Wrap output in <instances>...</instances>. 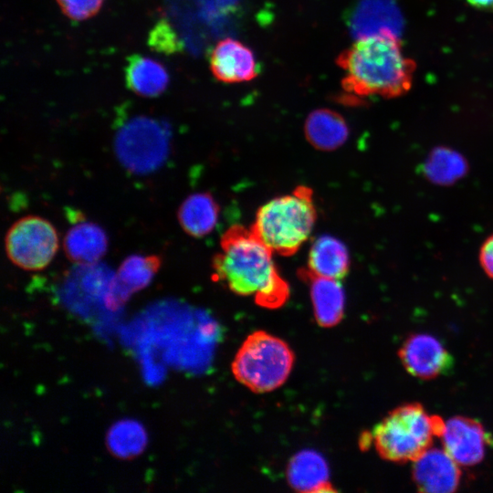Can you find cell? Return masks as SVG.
Returning a JSON list of instances; mask_svg holds the SVG:
<instances>
[{
  "label": "cell",
  "mask_w": 493,
  "mask_h": 493,
  "mask_svg": "<svg viewBox=\"0 0 493 493\" xmlns=\"http://www.w3.org/2000/svg\"><path fill=\"white\" fill-rule=\"evenodd\" d=\"M316 218L311 190L299 186L264 204L251 230L272 252L291 256L309 237Z\"/></svg>",
  "instance_id": "3957f363"
},
{
  "label": "cell",
  "mask_w": 493,
  "mask_h": 493,
  "mask_svg": "<svg viewBox=\"0 0 493 493\" xmlns=\"http://www.w3.org/2000/svg\"><path fill=\"white\" fill-rule=\"evenodd\" d=\"M209 65L213 76L223 83L250 81L260 72L254 52L233 38L216 43L209 55Z\"/></svg>",
  "instance_id": "9c48e42d"
},
{
  "label": "cell",
  "mask_w": 493,
  "mask_h": 493,
  "mask_svg": "<svg viewBox=\"0 0 493 493\" xmlns=\"http://www.w3.org/2000/svg\"><path fill=\"white\" fill-rule=\"evenodd\" d=\"M467 163L456 152L438 148L425 160L424 172L427 178L438 184H449L464 175Z\"/></svg>",
  "instance_id": "ffe728a7"
},
{
  "label": "cell",
  "mask_w": 493,
  "mask_h": 493,
  "mask_svg": "<svg viewBox=\"0 0 493 493\" xmlns=\"http://www.w3.org/2000/svg\"><path fill=\"white\" fill-rule=\"evenodd\" d=\"M158 256L131 255L121 264L106 297L109 309H116L134 292L146 288L161 267Z\"/></svg>",
  "instance_id": "7c38bea8"
},
{
  "label": "cell",
  "mask_w": 493,
  "mask_h": 493,
  "mask_svg": "<svg viewBox=\"0 0 493 493\" xmlns=\"http://www.w3.org/2000/svg\"><path fill=\"white\" fill-rule=\"evenodd\" d=\"M480 262L485 272L493 278V236L482 246Z\"/></svg>",
  "instance_id": "cb8c5ba5"
},
{
  "label": "cell",
  "mask_w": 493,
  "mask_h": 493,
  "mask_svg": "<svg viewBox=\"0 0 493 493\" xmlns=\"http://www.w3.org/2000/svg\"><path fill=\"white\" fill-rule=\"evenodd\" d=\"M61 11L70 19L81 21L96 15L104 0H56Z\"/></svg>",
  "instance_id": "603a6c76"
},
{
  "label": "cell",
  "mask_w": 493,
  "mask_h": 493,
  "mask_svg": "<svg viewBox=\"0 0 493 493\" xmlns=\"http://www.w3.org/2000/svg\"><path fill=\"white\" fill-rule=\"evenodd\" d=\"M336 62L344 71L343 90L359 98L403 96L412 87L416 68L404 55L398 36L390 33L358 38Z\"/></svg>",
  "instance_id": "7a4b0ae2"
},
{
  "label": "cell",
  "mask_w": 493,
  "mask_h": 493,
  "mask_svg": "<svg viewBox=\"0 0 493 493\" xmlns=\"http://www.w3.org/2000/svg\"><path fill=\"white\" fill-rule=\"evenodd\" d=\"M287 479L301 493L335 492L330 481L328 464L314 450H301L292 456L287 467Z\"/></svg>",
  "instance_id": "4fadbf2b"
},
{
  "label": "cell",
  "mask_w": 493,
  "mask_h": 493,
  "mask_svg": "<svg viewBox=\"0 0 493 493\" xmlns=\"http://www.w3.org/2000/svg\"><path fill=\"white\" fill-rule=\"evenodd\" d=\"M445 421L429 414L423 405L407 404L390 412L375 425L372 440L377 453L385 460L414 461L441 435Z\"/></svg>",
  "instance_id": "277c9868"
},
{
  "label": "cell",
  "mask_w": 493,
  "mask_h": 493,
  "mask_svg": "<svg viewBox=\"0 0 493 493\" xmlns=\"http://www.w3.org/2000/svg\"><path fill=\"white\" fill-rule=\"evenodd\" d=\"M413 463V479L420 491L447 493L458 488L460 466L444 448L429 447Z\"/></svg>",
  "instance_id": "30bf717a"
},
{
  "label": "cell",
  "mask_w": 493,
  "mask_h": 493,
  "mask_svg": "<svg viewBox=\"0 0 493 493\" xmlns=\"http://www.w3.org/2000/svg\"><path fill=\"white\" fill-rule=\"evenodd\" d=\"M398 355L404 369L416 378L434 379L452 366V356L433 335L415 333L402 344Z\"/></svg>",
  "instance_id": "52a82bcc"
},
{
  "label": "cell",
  "mask_w": 493,
  "mask_h": 493,
  "mask_svg": "<svg viewBox=\"0 0 493 493\" xmlns=\"http://www.w3.org/2000/svg\"><path fill=\"white\" fill-rule=\"evenodd\" d=\"M308 142L316 149L332 151L348 139L349 127L343 117L330 109H318L309 114L304 126Z\"/></svg>",
  "instance_id": "e0dca14e"
},
{
  "label": "cell",
  "mask_w": 493,
  "mask_h": 493,
  "mask_svg": "<svg viewBox=\"0 0 493 493\" xmlns=\"http://www.w3.org/2000/svg\"><path fill=\"white\" fill-rule=\"evenodd\" d=\"M473 7L493 13V0H467Z\"/></svg>",
  "instance_id": "d4e9b609"
},
{
  "label": "cell",
  "mask_w": 493,
  "mask_h": 493,
  "mask_svg": "<svg viewBox=\"0 0 493 493\" xmlns=\"http://www.w3.org/2000/svg\"><path fill=\"white\" fill-rule=\"evenodd\" d=\"M124 71L127 87L142 97L162 94L169 83L166 68L158 61L142 55L129 57Z\"/></svg>",
  "instance_id": "ac0fdd59"
},
{
  "label": "cell",
  "mask_w": 493,
  "mask_h": 493,
  "mask_svg": "<svg viewBox=\"0 0 493 493\" xmlns=\"http://www.w3.org/2000/svg\"><path fill=\"white\" fill-rule=\"evenodd\" d=\"M219 206L208 193L189 195L178 209L177 217L183 230L194 237L212 232L217 224Z\"/></svg>",
  "instance_id": "d6986e66"
},
{
  "label": "cell",
  "mask_w": 493,
  "mask_h": 493,
  "mask_svg": "<svg viewBox=\"0 0 493 493\" xmlns=\"http://www.w3.org/2000/svg\"><path fill=\"white\" fill-rule=\"evenodd\" d=\"M63 246L69 260L81 265H91L105 255L108 237L97 224L80 222L67 232Z\"/></svg>",
  "instance_id": "2e32d148"
},
{
  "label": "cell",
  "mask_w": 493,
  "mask_h": 493,
  "mask_svg": "<svg viewBox=\"0 0 493 493\" xmlns=\"http://www.w3.org/2000/svg\"><path fill=\"white\" fill-rule=\"evenodd\" d=\"M149 46L161 53L173 54L182 48V43L173 27L165 20H160L152 27L148 37Z\"/></svg>",
  "instance_id": "7402d4cb"
},
{
  "label": "cell",
  "mask_w": 493,
  "mask_h": 493,
  "mask_svg": "<svg viewBox=\"0 0 493 493\" xmlns=\"http://www.w3.org/2000/svg\"><path fill=\"white\" fill-rule=\"evenodd\" d=\"M440 438L443 448L462 467L481 462L489 442L488 435L481 423L460 415L445 422Z\"/></svg>",
  "instance_id": "ba28073f"
},
{
  "label": "cell",
  "mask_w": 493,
  "mask_h": 493,
  "mask_svg": "<svg viewBox=\"0 0 493 493\" xmlns=\"http://www.w3.org/2000/svg\"><path fill=\"white\" fill-rule=\"evenodd\" d=\"M350 267V256L346 246L337 237L322 235L311 244L307 271L314 276L341 279Z\"/></svg>",
  "instance_id": "9a60e30c"
},
{
  "label": "cell",
  "mask_w": 493,
  "mask_h": 493,
  "mask_svg": "<svg viewBox=\"0 0 493 493\" xmlns=\"http://www.w3.org/2000/svg\"><path fill=\"white\" fill-rule=\"evenodd\" d=\"M348 25L357 38L382 33L398 36L402 16L394 0H359L348 16Z\"/></svg>",
  "instance_id": "8fae6325"
},
{
  "label": "cell",
  "mask_w": 493,
  "mask_h": 493,
  "mask_svg": "<svg viewBox=\"0 0 493 493\" xmlns=\"http://www.w3.org/2000/svg\"><path fill=\"white\" fill-rule=\"evenodd\" d=\"M294 353L281 339L264 330L246 337L231 365L234 377L257 393L271 392L288 379Z\"/></svg>",
  "instance_id": "5b68a950"
},
{
  "label": "cell",
  "mask_w": 493,
  "mask_h": 493,
  "mask_svg": "<svg viewBox=\"0 0 493 493\" xmlns=\"http://www.w3.org/2000/svg\"><path fill=\"white\" fill-rule=\"evenodd\" d=\"M301 274L309 283L310 298L318 324L325 328L337 325L343 317L345 307L341 284L338 279L314 276L307 270Z\"/></svg>",
  "instance_id": "5bb4252c"
},
{
  "label": "cell",
  "mask_w": 493,
  "mask_h": 493,
  "mask_svg": "<svg viewBox=\"0 0 493 493\" xmlns=\"http://www.w3.org/2000/svg\"><path fill=\"white\" fill-rule=\"evenodd\" d=\"M5 246L13 264L26 270H40L54 258L58 248V236L47 219L27 215L10 226Z\"/></svg>",
  "instance_id": "8992f818"
},
{
  "label": "cell",
  "mask_w": 493,
  "mask_h": 493,
  "mask_svg": "<svg viewBox=\"0 0 493 493\" xmlns=\"http://www.w3.org/2000/svg\"><path fill=\"white\" fill-rule=\"evenodd\" d=\"M145 443L144 430L133 421L116 423L107 436L109 450L122 458H130L140 454L143 450Z\"/></svg>",
  "instance_id": "44dd1931"
},
{
  "label": "cell",
  "mask_w": 493,
  "mask_h": 493,
  "mask_svg": "<svg viewBox=\"0 0 493 493\" xmlns=\"http://www.w3.org/2000/svg\"><path fill=\"white\" fill-rule=\"evenodd\" d=\"M272 251L255 235L240 226L230 227L221 239V251L214 257V276L239 296H254L256 303L276 309L289 296Z\"/></svg>",
  "instance_id": "6da1fadb"
}]
</instances>
